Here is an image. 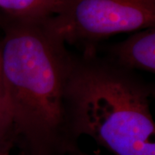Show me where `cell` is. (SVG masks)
I'll return each instance as SVG.
<instances>
[{
  "label": "cell",
  "mask_w": 155,
  "mask_h": 155,
  "mask_svg": "<svg viewBox=\"0 0 155 155\" xmlns=\"http://www.w3.org/2000/svg\"><path fill=\"white\" fill-rule=\"evenodd\" d=\"M3 27L0 79L15 146L27 155H69L78 148L67 94L74 55L50 17H5Z\"/></svg>",
  "instance_id": "cell-1"
},
{
  "label": "cell",
  "mask_w": 155,
  "mask_h": 155,
  "mask_svg": "<svg viewBox=\"0 0 155 155\" xmlns=\"http://www.w3.org/2000/svg\"><path fill=\"white\" fill-rule=\"evenodd\" d=\"M153 91L136 72L97 53L74 56L67 94L75 135L114 155H155Z\"/></svg>",
  "instance_id": "cell-2"
},
{
  "label": "cell",
  "mask_w": 155,
  "mask_h": 155,
  "mask_svg": "<svg viewBox=\"0 0 155 155\" xmlns=\"http://www.w3.org/2000/svg\"><path fill=\"white\" fill-rule=\"evenodd\" d=\"M50 22L66 44L95 54L104 39L155 27V0H58Z\"/></svg>",
  "instance_id": "cell-3"
},
{
  "label": "cell",
  "mask_w": 155,
  "mask_h": 155,
  "mask_svg": "<svg viewBox=\"0 0 155 155\" xmlns=\"http://www.w3.org/2000/svg\"><path fill=\"white\" fill-rule=\"evenodd\" d=\"M130 71L155 72V27L134 31L125 40L111 45L106 56Z\"/></svg>",
  "instance_id": "cell-4"
},
{
  "label": "cell",
  "mask_w": 155,
  "mask_h": 155,
  "mask_svg": "<svg viewBox=\"0 0 155 155\" xmlns=\"http://www.w3.org/2000/svg\"><path fill=\"white\" fill-rule=\"evenodd\" d=\"M58 0H0V10L11 18H43L54 14Z\"/></svg>",
  "instance_id": "cell-5"
},
{
  "label": "cell",
  "mask_w": 155,
  "mask_h": 155,
  "mask_svg": "<svg viewBox=\"0 0 155 155\" xmlns=\"http://www.w3.org/2000/svg\"><path fill=\"white\" fill-rule=\"evenodd\" d=\"M5 145L15 147L13 126L5 103L0 79V147Z\"/></svg>",
  "instance_id": "cell-6"
},
{
  "label": "cell",
  "mask_w": 155,
  "mask_h": 155,
  "mask_svg": "<svg viewBox=\"0 0 155 155\" xmlns=\"http://www.w3.org/2000/svg\"><path fill=\"white\" fill-rule=\"evenodd\" d=\"M14 147L11 145H5L0 147V155H11V151Z\"/></svg>",
  "instance_id": "cell-7"
},
{
  "label": "cell",
  "mask_w": 155,
  "mask_h": 155,
  "mask_svg": "<svg viewBox=\"0 0 155 155\" xmlns=\"http://www.w3.org/2000/svg\"><path fill=\"white\" fill-rule=\"evenodd\" d=\"M69 155H90V154L84 153H83L82 151H80V150L78 148L77 150H75V151L72 152V153H71Z\"/></svg>",
  "instance_id": "cell-8"
},
{
  "label": "cell",
  "mask_w": 155,
  "mask_h": 155,
  "mask_svg": "<svg viewBox=\"0 0 155 155\" xmlns=\"http://www.w3.org/2000/svg\"><path fill=\"white\" fill-rule=\"evenodd\" d=\"M17 155H27L26 153H22V152H19V153Z\"/></svg>",
  "instance_id": "cell-9"
}]
</instances>
